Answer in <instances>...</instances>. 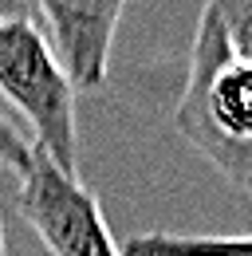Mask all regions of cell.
Here are the masks:
<instances>
[{
    "label": "cell",
    "instance_id": "cell-1",
    "mask_svg": "<svg viewBox=\"0 0 252 256\" xmlns=\"http://www.w3.org/2000/svg\"><path fill=\"white\" fill-rule=\"evenodd\" d=\"M174 126L232 190L252 197V60H240L205 4Z\"/></svg>",
    "mask_w": 252,
    "mask_h": 256
},
{
    "label": "cell",
    "instance_id": "cell-2",
    "mask_svg": "<svg viewBox=\"0 0 252 256\" xmlns=\"http://www.w3.org/2000/svg\"><path fill=\"white\" fill-rule=\"evenodd\" d=\"M0 95L36 130V146L79 178V126H75V83L67 79L60 52L36 20L0 24Z\"/></svg>",
    "mask_w": 252,
    "mask_h": 256
},
{
    "label": "cell",
    "instance_id": "cell-3",
    "mask_svg": "<svg viewBox=\"0 0 252 256\" xmlns=\"http://www.w3.org/2000/svg\"><path fill=\"white\" fill-rule=\"evenodd\" d=\"M16 209L52 256H122V244L110 236L98 197L79 178L63 174L40 146L20 174Z\"/></svg>",
    "mask_w": 252,
    "mask_h": 256
},
{
    "label": "cell",
    "instance_id": "cell-4",
    "mask_svg": "<svg viewBox=\"0 0 252 256\" xmlns=\"http://www.w3.org/2000/svg\"><path fill=\"white\" fill-rule=\"evenodd\" d=\"M122 8L126 0H36V12L52 24L60 64L75 91L106 87Z\"/></svg>",
    "mask_w": 252,
    "mask_h": 256
},
{
    "label": "cell",
    "instance_id": "cell-5",
    "mask_svg": "<svg viewBox=\"0 0 252 256\" xmlns=\"http://www.w3.org/2000/svg\"><path fill=\"white\" fill-rule=\"evenodd\" d=\"M122 256H252V232H138L122 244Z\"/></svg>",
    "mask_w": 252,
    "mask_h": 256
},
{
    "label": "cell",
    "instance_id": "cell-6",
    "mask_svg": "<svg viewBox=\"0 0 252 256\" xmlns=\"http://www.w3.org/2000/svg\"><path fill=\"white\" fill-rule=\"evenodd\" d=\"M209 8L217 12L228 48L240 60H252V0H209Z\"/></svg>",
    "mask_w": 252,
    "mask_h": 256
},
{
    "label": "cell",
    "instance_id": "cell-7",
    "mask_svg": "<svg viewBox=\"0 0 252 256\" xmlns=\"http://www.w3.org/2000/svg\"><path fill=\"white\" fill-rule=\"evenodd\" d=\"M32 150H36V142H28L20 130L0 114V166L16 170V178H20V174L28 170V162H32Z\"/></svg>",
    "mask_w": 252,
    "mask_h": 256
},
{
    "label": "cell",
    "instance_id": "cell-8",
    "mask_svg": "<svg viewBox=\"0 0 252 256\" xmlns=\"http://www.w3.org/2000/svg\"><path fill=\"white\" fill-rule=\"evenodd\" d=\"M36 16V0H0V24L4 20H32Z\"/></svg>",
    "mask_w": 252,
    "mask_h": 256
},
{
    "label": "cell",
    "instance_id": "cell-9",
    "mask_svg": "<svg viewBox=\"0 0 252 256\" xmlns=\"http://www.w3.org/2000/svg\"><path fill=\"white\" fill-rule=\"evenodd\" d=\"M0 256H4V217H0Z\"/></svg>",
    "mask_w": 252,
    "mask_h": 256
}]
</instances>
